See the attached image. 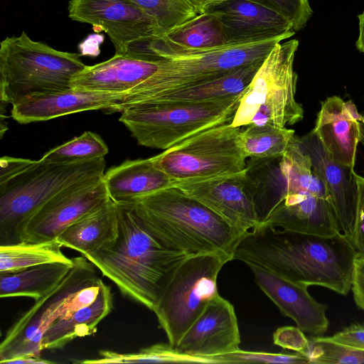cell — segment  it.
<instances>
[{
  "label": "cell",
  "instance_id": "obj_1",
  "mask_svg": "<svg viewBox=\"0 0 364 364\" xmlns=\"http://www.w3.org/2000/svg\"><path fill=\"white\" fill-rule=\"evenodd\" d=\"M357 252L343 232L304 234L259 224L237 245L233 259L263 267L292 282L327 288L346 296L351 290Z\"/></svg>",
  "mask_w": 364,
  "mask_h": 364
},
{
  "label": "cell",
  "instance_id": "obj_2",
  "mask_svg": "<svg viewBox=\"0 0 364 364\" xmlns=\"http://www.w3.org/2000/svg\"><path fill=\"white\" fill-rule=\"evenodd\" d=\"M116 204V238L83 256L124 295L153 311L175 271L190 255L162 245L144 227L132 202Z\"/></svg>",
  "mask_w": 364,
  "mask_h": 364
},
{
  "label": "cell",
  "instance_id": "obj_3",
  "mask_svg": "<svg viewBox=\"0 0 364 364\" xmlns=\"http://www.w3.org/2000/svg\"><path fill=\"white\" fill-rule=\"evenodd\" d=\"M146 230L164 247L190 256L234 250L246 234L171 186L132 201Z\"/></svg>",
  "mask_w": 364,
  "mask_h": 364
},
{
  "label": "cell",
  "instance_id": "obj_4",
  "mask_svg": "<svg viewBox=\"0 0 364 364\" xmlns=\"http://www.w3.org/2000/svg\"><path fill=\"white\" fill-rule=\"evenodd\" d=\"M105 157L57 164L27 159H0V245L23 241L26 228L50 198L86 178L103 176Z\"/></svg>",
  "mask_w": 364,
  "mask_h": 364
},
{
  "label": "cell",
  "instance_id": "obj_5",
  "mask_svg": "<svg viewBox=\"0 0 364 364\" xmlns=\"http://www.w3.org/2000/svg\"><path fill=\"white\" fill-rule=\"evenodd\" d=\"M86 65L75 53L60 51L33 41L22 31L0 43V99L16 105L29 97L72 88Z\"/></svg>",
  "mask_w": 364,
  "mask_h": 364
},
{
  "label": "cell",
  "instance_id": "obj_6",
  "mask_svg": "<svg viewBox=\"0 0 364 364\" xmlns=\"http://www.w3.org/2000/svg\"><path fill=\"white\" fill-rule=\"evenodd\" d=\"M284 40L287 39L276 37L253 42L228 43L160 58L158 70L125 93L115 112L146 102L164 93L213 79L242 65L264 60L273 47Z\"/></svg>",
  "mask_w": 364,
  "mask_h": 364
},
{
  "label": "cell",
  "instance_id": "obj_7",
  "mask_svg": "<svg viewBox=\"0 0 364 364\" xmlns=\"http://www.w3.org/2000/svg\"><path fill=\"white\" fill-rule=\"evenodd\" d=\"M296 39L277 43L242 93L231 125L291 126L302 120L304 109L296 100L297 74L294 61Z\"/></svg>",
  "mask_w": 364,
  "mask_h": 364
},
{
  "label": "cell",
  "instance_id": "obj_8",
  "mask_svg": "<svg viewBox=\"0 0 364 364\" xmlns=\"http://www.w3.org/2000/svg\"><path fill=\"white\" fill-rule=\"evenodd\" d=\"M242 95L193 104L133 105L121 112L119 120L140 145L166 150L205 129L231 122Z\"/></svg>",
  "mask_w": 364,
  "mask_h": 364
},
{
  "label": "cell",
  "instance_id": "obj_9",
  "mask_svg": "<svg viewBox=\"0 0 364 364\" xmlns=\"http://www.w3.org/2000/svg\"><path fill=\"white\" fill-rule=\"evenodd\" d=\"M233 260L225 251L189 256L175 271L153 311L176 348L185 333L219 295L217 279L222 267Z\"/></svg>",
  "mask_w": 364,
  "mask_h": 364
},
{
  "label": "cell",
  "instance_id": "obj_10",
  "mask_svg": "<svg viewBox=\"0 0 364 364\" xmlns=\"http://www.w3.org/2000/svg\"><path fill=\"white\" fill-rule=\"evenodd\" d=\"M240 127L225 123L196 134L153 156L173 182L242 172L247 159L238 147Z\"/></svg>",
  "mask_w": 364,
  "mask_h": 364
},
{
  "label": "cell",
  "instance_id": "obj_11",
  "mask_svg": "<svg viewBox=\"0 0 364 364\" xmlns=\"http://www.w3.org/2000/svg\"><path fill=\"white\" fill-rule=\"evenodd\" d=\"M245 179L259 224L289 194L308 191L331 199L313 171L310 158L301 149L297 136L282 156L250 159L247 162Z\"/></svg>",
  "mask_w": 364,
  "mask_h": 364
},
{
  "label": "cell",
  "instance_id": "obj_12",
  "mask_svg": "<svg viewBox=\"0 0 364 364\" xmlns=\"http://www.w3.org/2000/svg\"><path fill=\"white\" fill-rule=\"evenodd\" d=\"M74 264L63 281L35 304L8 331L0 345V363L26 355H40L47 329L65 311V303L81 288L97 281V267L85 256L73 258Z\"/></svg>",
  "mask_w": 364,
  "mask_h": 364
},
{
  "label": "cell",
  "instance_id": "obj_13",
  "mask_svg": "<svg viewBox=\"0 0 364 364\" xmlns=\"http://www.w3.org/2000/svg\"><path fill=\"white\" fill-rule=\"evenodd\" d=\"M68 16L101 28L115 54L139 56L161 35L157 22L131 0H70Z\"/></svg>",
  "mask_w": 364,
  "mask_h": 364
},
{
  "label": "cell",
  "instance_id": "obj_14",
  "mask_svg": "<svg viewBox=\"0 0 364 364\" xmlns=\"http://www.w3.org/2000/svg\"><path fill=\"white\" fill-rule=\"evenodd\" d=\"M103 176L80 180L50 198L28 222L23 241L56 239L72 223L107 201Z\"/></svg>",
  "mask_w": 364,
  "mask_h": 364
},
{
  "label": "cell",
  "instance_id": "obj_15",
  "mask_svg": "<svg viewBox=\"0 0 364 364\" xmlns=\"http://www.w3.org/2000/svg\"><path fill=\"white\" fill-rule=\"evenodd\" d=\"M245 171L176 181L172 186L208 207L234 228L247 233L259 225V221L245 182Z\"/></svg>",
  "mask_w": 364,
  "mask_h": 364
},
{
  "label": "cell",
  "instance_id": "obj_16",
  "mask_svg": "<svg viewBox=\"0 0 364 364\" xmlns=\"http://www.w3.org/2000/svg\"><path fill=\"white\" fill-rule=\"evenodd\" d=\"M222 23L229 43H247L295 34L291 23L262 0H223L203 11Z\"/></svg>",
  "mask_w": 364,
  "mask_h": 364
},
{
  "label": "cell",
  "instance_id": "obj_17",
  "mask_svg": "<svg viewBox=\"0 0 364 364\" xmlns=\"http://www.w3.org/2000/svg\"><path fill=\"white\" fill-rule=\"evenodd\" d=\"M240 335L234 306L220 295L213 299L179 341L176 348L194 357L217 359L240 349Z\"/></svg>",
  "mask_w": 364,
  "mask_h": 364
},
{
  "label": "cell",
  "instance_id": "obj_18",
  "mask_svg": "<svg viewBox=\"0 0 364 364\" xmlns=\"http://www.w3.org/2000/svg\"><path fill=\"white\" fill-rule=\"evenodd\" d=\"M298 141L301 149L310 158L313 171L328 191L341 232L351 242L358 196L356 173L353 168L333 160L313 130L298 136Z\"/></svg>",
  "mask_w": 364,
  "mask_h": 364
},
{
  "label": "cell",
  "instance_id": "obj_19",
  "mask_svg": "<svg viewBox=\"0 0 364 364\" xmlns=\"http://www.w3.org/2000/svg\"><path fill=\"white\" fill-rule=\"evenodd\" d=\"M255 282L280 312L291 318L302 331L314 336H322L329 321L328 306L318 302L306 285L299 284L254 264H246Z\"/></svg>",
  "mask_w": 364,
  "mask_h": 364
},
{
  "label": "cell",
  "instance_id": "obj_20",
  "mask_svg": "<svg viewBox=\"0 0 364 364\" xmlns=\"http://www.w3.org/2000/svg\"><path fill=\"white\" fill-rule=\"evenodd\" d=\"M124 94L69 90L33 96L12 106L11 117L21 124L47 121L70 114L102 109L114 112Z\"/></svg>",
  "mask_w": 364,
  "mask_h": 364
},
{
  "label": "cell",
  "instance_id": "obj_21",
  "mask_svg": "<svg viewBox=\"0 0 364 364\" xmlns=\"http://www.w3.org/2000/svg\"><path fill=\"white\" fill-rule=\"evenodd\" d=\"M261 224L322 236L341 232L331 200L308 191L287 196Z\"/></svg>",
  "mask_w": 364,
  "mask_h": 364
},
{
  "label": "cell",
  "instance_id": "obj_22",
  "mask_svg": "<svg viewBox=\"0 0 364 364\" xmlns=\"http://www.w3.org/2000/svg\"><path fill=\"white\" fill-rule=\"evenodd\" d=\"M361 117L352 100L331 96L321 102L312 129L331 157L350 168L355 165Z\"/></svg>",
  "mask_w": 364,
  "mask_h": 364
},
{
  "label": "cell",
  "instance_id": "obj_23",
  "mask_svg": "<svg viewBox=\"0 0 364 364\" xmlns=\"http://www.w3.org/2000/svg\"><path fill=\"white\" fill-rule=\"evenodd\" d=\"M159 59L114 54L94 65H86L72 80V87L101 92L124 94L152 76Z\"/></svg>",
  "mask_w": 364,
  "mask_h": 364
},
{
  "label": "cell",
  "instance_id": "obj_24",
  "mask_svg": "<svg viewBox=\"0 0 364 364\" xmlns=\"http://www.w3.org/2000/svg\"><path fill=\"white\" fill-rule=\"evenodd\" d=\"M228 43L219 19L204 11L154 38L142 57L160 59L181 52L211 48Z\"/></svg>",
  "mask_w": 364,
  "mask_h": 364
},
{
  "label": "cell",
  "instance_id": "obj_25",
  "mask_svg": "<svg viewBox=\"0 0 364 364\" xmlns=\"http://www.w3.org/2000/svg\"><path fill=\"white\" fill-rule=\"evenodd\" d=\"M103 181L115 203L132 202L173 184L152 157L127 160L112 166L104 174Z\"/></svg>",
  "mask_w": 364,
  "mask_h": 364
},
{
  "label": "cell",
  "instance_id": "obj_26",
  "mask_svg": "<svg viewBox=\"0 0 364 364\" xmlns=\"http://www.w3.org/2000/svg\"><path fill=\"white\" fill-rule=\"evenodd\" d=\"M117 233V206L109 198L69 225L57 239L63 247L86 255L110 244Z\"/></svg>",
  "mask_w": 364,
  "mask_h": 364
},
{
  "label": "cell",
  "instance_id": "obj_27",
  "mask_svg": "<svg viewBox=\"0 0 364 364\" xmlns=\"http://www.w3.org/2000/svg\"><path fill=\"white\" fill-rule=\"evenodd\" d=\"M262 62L242 65L205 82L164 93L142 104H193L239 95L245 92Z\"/></svg>",
  "mask_w": 364,
  "mask_h": 364
},
{
  "label": "cell",
  "instance_id": "obj_28",
  "mask_svg": "<svg viewBox=\"0 0 364 364\" xmlns=\"http://www.w3.org/2000/svg\"><path fill=\"white\" fill-rule=\"evenodd\" d=\"M113 308L111 289L103 281L97 299L65 319L56 320L45 332L41 341L42 350L63 348L77 338L92 336L99 323Z\"/></svg>",
  "mask_w": 364,
  "mask_h": 364
},
{
  "label": "cell",
  "instance_id": "obj_29",
  "mask_svg": "<svg viewBox=\"0 0 364 364\" xmlns=\"http://www.w3.org/2000/svg\"><path fill=\"white\" fill-rule=\"evenodd\" d=\"M73 264L48 263L0 274V297H29L36 301L54 289Z\"/></svg>",
  "mask_w": 364,
  "mask_h": 364
},
{
  "label": "cell",
  "instance_id": "obj_30",
  "mask_svg": "<svg viewBox=\"0 0 364 364\" xmlns=\"http://www.w3.org/2000/svg\"><path fill=\"white\" fill-rule=\"evenodd\" d=\"M56 238L41 242L22 241L0 245V274L17 272L32 267L60 262L73 264L61 250Z\"/></svg>",
  "mask_w": 364,
  "mask_h": 364
},
{
  "label": "cell",
  "instance_id": "obj_31",
  "mask_svg": "<svg viewBox=\"0 0 364 364\" xmlns=\"http://www.w3.org/2000/svg\"><path fill=\"white\" fill-rule=\"evenodd\" d=\"M295 136L294 130L287 127L251 124L241 129L237 142L246 159L272 158L283 155Z\"/></svg>",
  "mask_w": 364,
  "mask_h": 364
},
{
  "label": "cell",
  "instance_id": "obj_32",
  "mask_svg": "<svg viewBox=\"0 0 364 364\" xmlns=\"http://www.w3.org/2000/svg\"><path fill=\"white\" fill-rule=\"evenodd\" d=\"M109 148L100 135L86 131L81 135L46 152L42 161L73 164L105 157Z\"/></svg>",
  "mask_w": 364,
  "mask_h": 364
},
{
  "label": "cell",
  "instance_id": "obj_33",
  "mask_svg": "<svg viewBox=\"0 0 364 364\" xmlns=\"http://www.w3.org/2000/svg\"><path fill=\"white\" fill-rule=\"evenodd\" d=\"M99 358L77 360L73 363L83 364L106 363H200L201 359L183 354L169 343H157L142 348L138 352L121 353L105 350L100 352Z\"/></svg>",
  "mask_w": 364,
  "mask_h": 364
},
{
  "label": "cell",
  "instance_id": "obj_34",
  "mask_svg": "<svg viewBox=\"0 0 364 364\" xmlns=\"http://www.w3.org/2000/svg\"><path fill=\"white\" fill-rule=\"evenodd\" d=\"M158 23L161 35L198 15L188 0H131Z\"/></svg>",
  "mask_w": 364,
  "mask_h": 364
},
{
  "label": "cell",
  "instance_id": "obj_35",
  "mask_svg": "<svg viewBox=\"0 0 364 364\" xmlns=\"http://www.w3.org/2000/svg\"><path fill=\"white\" fill-rule=\"evenodd\" d=\"M315 364L364 363V350L338 343L330 337L314 336L309 339V346L302 353Z\"/></svg>",
  "mask_w": 364,
  "mask_h": 364
},
{
  "label": "cell",
  "instance_id": "obj_36",
  "mask_svg": "<svg viewBox=\"0 0 364 364\" xmlns=\"http://www.w3.org/2000/svg\"><path fill=\"white\" fill-rule=\"evenodd\" d=\"M223 363H283V364H307L309 359L302 353L284 354L259 351H247L237 350L230 353L218 356Z\"/></svg>",
  "mask_w": 364,
  "mask_h": 364
},
{
  "label": "cell",
  "instance_id": "obj_37",
  "mask_svg": "<svg viewBox=\"0 0 364 364\" xmlns=\"http://www.w3.org/2000/svg\"><path fill=\"white\" fill-rule=\"evenodd\" d=\"M285 16L295 32L303 29L313 14L309 0H262Z\"/></svg>",
  "mask_w": 364,
  "mask_h": 364
},
{
  "label": "cell",
  "instance_id": "obj_38",
  "mask_svg": "<svg viewBox=\"0 0 364 364\" xmlns=\"http://www.w3.org/2000/svg\"><path fill=\"white\" fill-rule=\"evenodd\" d=\"M273 343L284 349L304 353L309 346V339L298 326H282L273 333Z\"/></svg>",
  "mask_w": 364,
  "mask_h": 364
},
{
  "label": "cell",
  "instance_id": "obj_39",
  "mask_svg": "<svg viewBox=\"0 0 364 364\" xmlns=\"http://www.w3.org/2000/svg\"><path fill=\"white\" fill-rule=\"evenodd\" d=\"M358 196L355 221L351 243L357 257H364V176L355 175Z\"/></svg>",
  "mask_w": 364,
  "mask_h": 364
},
{
  "label": "cell",
  "instance_id": "obj_40",
  "mask_svg": "<svg viewBox=\"0 0 364 364\" xmlns=\"http://www.w3.org/2000/svg\"><path fill=\"white\" fill-rule=\"evenodd\" d=\"M102 280L88 284L78 291L65 303V311L58 319L70 317L75 311L91 305L97 299Z\"/></svg>",
  "mask_w": 364,
  "mask_h": 364
},
{
  "label": "cell",
  "instance_id": "obj_41",
  "mask_svg": "<svg viewBox=\"0 0 364 364\" xmlns=\"http://www.w3.org/2000/svg\"><path fill=\"white\" fill-rule=\"evenodd\" d=\"M330 338L338 343L364 350V323L351 324Z\"/></svg>",
  "mask_w": 364,
  "mask_h": 364
},
{
  "label": "cell",
  "instance_id": "obj_42",
  "mask_svg": "<svg viewBox=\"0 0 364 364\" xmlns=\"http://www.w3.org/2000/svg\"><path fill=\"white\" fill-rule=\"evenodd\" d=\"M351 291L356 306L364 312V257L355 260Z\"/></svg>",
  "mask_w": 364,
  "mask_h": 364
},
{
  "label": "cell",
  "instance_id": "obj_43",
  "mask_svg": "<svg viewBox=\"0 0 364 364\" xmlns=\"http://www.w3.org/2000/svg\"><path fill=\"white\" fill-rule=\"evenodd\" d=\"M55 363L37 355H26L8 360L5 364H51Z\"/></svg>",
  "mask_w": 364,
  "mask_h": 364
},
{
  "label": "cell",
  "instance_id": "obj_44",
  "mask_svg": "<svg viewBox=\"0 0 364 364\" xmlns=\"http://www.w3.org/2000/svg\"><path fill=\"white\" fill-rule=\"evenodd\" d=\"M359 21V35L355 43L356 48L364 53V11L358 16Z\"/></svg>",
  "mask_w": 364,
  "mask_h": 364
},
{
  "label": "cell",
  "instance_id": "obj_45",
  "mask_svg": "<svg viewBox=\"0 0 364 364\" xmlns=\"http://www.w3.org/2000/svg\"><path fill=\"white\" fill-rule=\"evenodd\" d=\"M191 4L195 7L198 14L203 12L204 9L211 4L223 0H188Z\"/></svg>",
  "mask_w": 364,
  "mask_h": 364
},
{
  "label": "cell",
  "instance_id": "obj_46",
  "mask_svg": "<svg viewBox=\"0 0 364 364\" xmlns=\"http://www.w3.org/2000/svg\"><path fill=\"white\" fill-rule=\"evenodd\" d=\"M361 115L362 117L359 122V142L364 145V111Z\"/></svg>",
  "mask_w": 364,
  "mask_h": 364
}]
</instances>
